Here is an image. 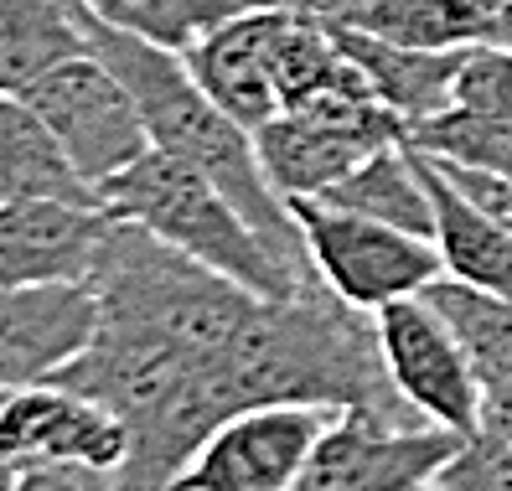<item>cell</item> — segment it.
Returning a JSON list of instances; mask_svg holds the SVG:
<instances>
[{
  "instance_id": "1",
  "label": "cell",
  "mask_w": 512,
  "mask_h": 491,
  "mask_svg": "<svg viewBox=\"0 0 512 491\" xmlns=\"http://www.w3.org/2000/svg\"><path fill=\"white\" fill-rule=\"evenodd\" d=\"M83 16V37H88V52H99L104 63L119 73V83L135 94L140 104V119H145V135H150V150H166V156L197 166L207 181L238 202V212L275 243V249L295 264V269H311V254H306V238H300L290 207L275 197L269 176L259 166V150H254V130H244L238 119L207 94V88L192 78L187 57L171 52V47H156L145 37H130L119 26H104L99 16Z\"/></svg>"
},
{
  "instance_id": "2",
  "label": "cell",
  "mask_w": 512,
  "mask_h": 491,
  "mask_svg": "<svg viewBox=\"0 0 512 491\" xmlns=\"http://www.w3.org/2000/svg\"><path fill=\"white\" fill-rule=\"evenodd\" d=\"M99 212H109L114 223L145 228L150 238L171 243L176 254L228 274L233 285H244L264 300H290L321 285L316 274L295 269L238 212V202L218 181H207L197 166L166 156V150H145L130 171L109 176L99 187Z\"/></svg>"
},
{
  "instance_id": "3",
  "label": "cell",
  "mask_w": 512,
  "mask_h": 491,
  "mask_svg": "<svg viewBox=\"0 0 512 491\" xmlns=\"http://www.w3.org/2000/svg\"><path fill=\"white\" fill-rule=\"evenodd\" d=\"M285 207H290L300 238H306L316 280L363 316L383 311V305H394V300L425 295L445 274L435 243L419 238V233L388 228L378 218L331 207L321 197H295Z\"/></svg>"
},
{
  "instance_id": "4",
  "label": "cell",
  "mask_w": 512,
  "mask_h": 491,
  "mask_svg": "<svg viewBox=\"0 0 512 491\" xmlns=\"http://www.w3.org/2000/svg\"><path fill=\"white\" fill-rule=\"evenodd\" d=\"M21 99L47 119V130L63 140V150L88 176L94 192L109 176L130 171L150 150L135 94L119 83V73L99 52H78V57H68V63H57L52 73H42L32 88H26Z\"/></svg>"
},
{
  "instance_id": "5",
  "label": "cell",
  "mask_w": 512,
  "mask_h": 491,
  "mask_svg": "<svg viewBox=\"0 0 512 491\" xmlns=\"http://www.w3.org/2000/svg\"><path fill=\"white\" fill-rule=\"evenodd\" d=\"M461 440L466 435L435 424H394L373 409H342L290 491H414L440 476Z\"/></svg>"
},
{
  "instance_id": "6",
  "label": "cell",
  "mask_w": 512,
  "mask_h": 491,
  "mask_svg": "<svg viewBox=\"0 0 512 491\" xmlns=\"http://www.w3.org/2000/svg\"><path fill=\"white\" fill-rule=\"evenodd\" d=\"M373 331H378L388 378L404 393V404L435 429L476 435L481 429V378L435 305L425 295L394 300L383 311H373Z\"/></svg>"
},
{
  "instance_id": "7",
  "label": "cell",
  "mask_w": 512,
  "mask_h": 491,
  "mask_svg": "<svg viewBox=\"0 0 512 491\" xmlns=\"http://www.w3.org/2000/svg\"><path fill=\"white\" fill-rule=\"evenodd\" d=\"M337 414L342 409L316 404H264L233 414L202 440L171 491H290Z\"/></svg>"
},
{
  "instance_id": "8",
  "label": "cell",
  "mask_w": 512,
  "mask_h": 491,
  "mask_svg": "<svg viewBox=\"0 0 512 491\" xmlns=\"http://www.w3.org/2000/svg\"><path fill=\"white\" fill-rule=\"evenodd\" d=\"M0 455H11L21 471L83 466L119 476L130 460V424L63 383L11 388L0 393Z\"/></svg>"
},
{
  "instance_id": "9",
  "label": "cell",
  "mask_w": 512,
  "mask_h": 491,
  "mask_svg": "<svg viewBox=\"0 0 512 491\" xmlns=\"http://www.w3.org/2000/svg\"><path fill=\"white\" fill-rule=\"evenodd\" d=\"M99 300L88 285L0 290V393L52 383L94 342Z\"/></svg>"
},
{
  "instance_id": "10",
  "label": "cell",
  "mask_w": 512,
  "mask_h": 491,
  "mask_svg": "<svg viewBox=\"0 0 512 491\" xmlns=\"http://www.w3.org/2000/svg\"><path fill=\"white\" fill-rule=\"evenodd\" d=\"M409 140L404 125H342L326 114L290 109L280 119H269L264 130H254L259 166L269 176L280 202L295 197H326L347 171H357L373 150Z\"/></svg>"
},
{
  "instance_id": "11",
  "label": "cell",
  "mask_w": 512,
  "mask_h": 491,
  "mask_svg": "<svg viewBox=\"0 0 512 491\" xmlns=\"http://www.w3.org/2000/svg\"><path fill=\"white\" fill-rule=\"evenodd\" d=\"M280 32H285V11H238V16H228L223 26H213L202 42H192L182 52L192 78L244 130H264L269 119L285 114V99H280Z\"/></svg>"
},
{
  "instance_id": "12",
  "label": "cell",
  "mask_w": 512,
  "mask_h": 491,
  "mask_svg": "<svg viewBox=\"0 0 512 491\" xmlns=\"http://www.w3.org/2000/svg\"><path fill=\"white\" fill-rule=\"evenodd\" d=\"M109 212L73 202H0V290L88 285Z\"/></svg>"
},
{
  "instance_id": "13",
  "label": "cell",
  "mask_w": 512,
  "mask_h": 491,
  "mask_svg": "<svg viewBox=\"0 0 512 491\" xmlns=\"http://www.w3.org/2000/svg\"><path fill=\"white\" fill-rule=\"evenodd\" d=\"M414 166H419L425 192H430V243H435L445 274L461 285H476V290L512 295V233L487 207H476L445 176V166L435 156L414 150Z\"/></svg>"
},
{
  "instance_id": "14",
  "label": "cell",
  "mask_w": 512,
  "mask_h": 491,
  "mask_svg": "<svg viewBox=\"0 0 512 491\" xmlns=\"http://www.w3.org/2000/svg\"><path fill=\"white\" fill-rule=\"evenodd\" d=\"M357 73L373 83V94L383 109H394L404 125H425V119L445 114L456 104V73H461V52H425V47H399L383 42L373 32H352V26H326Z\"/></svg>"
},
{
  "instance_id": "15",
  "label": "cell",
  "mask_w": 512,
  "mask_h": 491,
  "mask_svg": "<svg viewBox=\"0 0 512 491\" xmlns=\"http://www.w3.org/2000/svg\"><path fill=\"white\" fill-rule=\"evenodd\" d=\"M0 202L99 207V192L21 94H0Z\"/></svg>"
},
{
  "instance_id": "16",
  "label": "cell",
  "mask_w": 512,
  "mask_h": 491,
  "mask_svg": "<svg viewBox=\"0 0 512 491\" xmlns=\"http://www.w3.org/2000/svg\"><path fill=\"white\" fill-rule=\"evenodd\" d=\"M78 52H88L78 0H0V94H26Z\"/></svg>"
},
{
  "instance_id": "17",
  "label": "cell",
  "mask_w": 512,
  "mask_h": 491,
  "mask_svg": "<svg viewBox=\"0 0 512 491\" xmlns=\"http://www.w3.org/2000/svg\"><path fill=\"white\" fill-rule=\"evenodd\" d=\"M321 202L430 238V192H425V176H419V166H414V145L409 140L373 150V156L357 171H347Z\"/></svg>"
},
{
  "instance_id": "18",
  "label": "cell",
  "mask_w": 512,
  "mask_h": 491,
  "mask_svg": "<svg viewBox=\"0 0 512 491\" xmlns=\"http://www.w3.org/2000/svg\"><path fill=\"white\" fill-rule=\"evenodd\" d=\"M425 300L440 311V321L456 331L461 352L471 357L481 393L512 383V295H492L440 274V280L425 290Z\"/></svg>"
},
{
  "instance_id": "19",
  "label": "cell",
  "mask_w": 512,
  "mask_h": 491,
  "mask_svg": "<svg viewBox=\"0 0 512 491\" xmlns=\"http://www.w3.org/2000/svg\"><path fill=\"white\" fill-rule=\"evenodd\" d=\"M492 21L497 11L487 0H378L352 32H373L383 42L425 52H466L492 42Z\"/></svg>"
},
{
  "instance_id": "20",
  "label": "cell",
  "mask_w": 512,
  "mask_h": 491,
  "mask_svg": "<svg viewBox=\"0 0 512 491\" xmlns=\"http://www.w3.org/2000/svg\"><path fill=\"white\" fill-rule=\"evenodd\" d=\"M88 16L104 26H119L130 37H145L156 47L187 52L213 26H223L238 11H275V0H78Z\"/></svg>"
},
{
  "instance_id": "21",
  "label": "cell",
  "mask_w": 512,
  "mask_h": 491,
  "mask_svg": "<svg viewBox=\"0 0 512 491\" xmlns=\"http://www.w3.org/2000/svg\"><path fill=\"white\" fill-rule=\"evenodd\" d=\"M409 145L445 166H466V171H487V176L512 181V119H487V114L450 104L445 114L414 125Z\"/></svg>"
},
{
  "instance_id": "22",
  "label": "cell",
  "mask_w": 512,
  "mask_h": 491,
  "mask_svg": "<svg viewBox=\"0 0 512 491\" xmlns=\"http://www.w3.org/2000/svg\"><path fill=\"white\" fill-rule=\"evenodd\" d=\"M456 109L487 114V119H512V47L481 42V47L461 52Z\"/></svg>"
},
{
  "instance_id": "23",
  "label": "cell",
  "mask_w": 512,
  "mask_h": 491,
  "mask_svg": "<svg viewBox=\"0 0 512 491\" xmlns=\"http://www.w3.org/2000/svg\"><path fill=\"white\" fill-rule=\"evenodd\" d=\"M435 486H445V491H512V445L487 435V429H476L440 466Z\"/></svg>"
},
{
  "instance_id": "24",
  "label": "cell",
  "mask_w": 512,
  "mask_h": 491,
  "mask_svg": "<svg viewBox=\"0 0 512 491\" xmlns=\"http://www.w3.org/2000/svg\"><path fill=\"white\" fill-rule=\"evenodd\" d=\"M445 166V161H440ZM445 176L456 181V187L476 202V207H487L492 218L512 233V181H502V176H487V171H466V166H445Z\"/></svg>"
},
{
  "instance_id": "25",
  "label": "cell",
  "mask_w": 512,
  "mask_h": 491,
  "mask_svg": "<svg viewBox=\"0 0 512 491\" xmlns=\"http://www.w3.org/2000/svg\"><path fill=\"white\" fill-rule=\"evenodd\" d=\"M21 491H114V476L83 471V466H37L21 476Z\"/></svg>"
},
{
  "instance_id": "26",
  "label": "cell",
  "mask_w": 512,
  "mask_h": 491,
  "mask_svg": "<svg viewBox=\"0 0 512 491\" xmlns=\"http://www.w3.org/2000/svg\"><path fill=\"white\" fill-rule=\"evenodd\" d=\"M481 429L512 445V383H502V388H487V393H481Z\"/></svg>"
},
{
  "instance_id": "27",
  "label": "cell",
  "mask_w": 512,
  "mask_h": 491,
  "mask_svg": "<svg viewBox=\"0 0 512 491\" xmlns=\"http://www.w3.org/2000/svg\"><path fill=\"white\" fill-rule=\"evenodd\" d=\"M492 42L512 47V0H502V6H497V21H492Z\"/></svg>"
},
{
  "instance_id": "28",
  "label": "cell",
  "mask_w": 512,
  "mask_h": 491,
  "mask_svg": "<svg viewBox=\"0 0 512 491\" xmlns=\"http://www.w3.org/2000/svg\"><path fill=\"white\" fill-rule=\"evenodd\" d=\"M21 466H16V460L11 455H0V491H21Z\"/></svg>"
},
{
  "instance_id": "29",
  "label": "cell",
  "mask_w": 512,
  "mask_h": 491,
  "mask_svg": "<svg viewBox=\"0 0 512 491\" xmlns=\"http://www.w3.org/2000/svg\"><path fill=\"white\" fill-rule=\"evenodd\" d=\"M414 491H445V486H435V481H425V486H414Z\"/></svg>"
},
{
  "instance_id": "30",
  "label": "cell",
  "mask_w": 512,
  "mask_h": 491,
  "mask_svg": "<svg viewBox=\"0 0 512 491\" xmlns=\"http://www.w3.org/2000/svg\"><path fill=\"white\" fill-rule=\"evenodd\" d=\"M487 6H492V11H497V6H502V0H487Z\"/></svg>"
}]
</instances>
